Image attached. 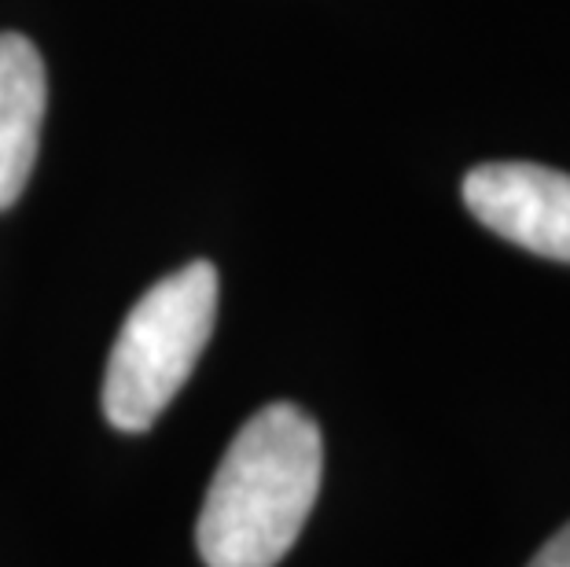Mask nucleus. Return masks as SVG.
<instances>
[{
    "label": "nucleus",
    "mask_w": 570,
    "mask_h": 567,
    "mask_svg": "<svg viewBox=\"0 0 570 567\" xmlns=\"http://www.w3.org/2000/svg\"><path fill=\"white\" fill-rule=\"evenodd\" d=\"M217 270L188 262L148 287L118 332L104 377V417L140 436L166 413L196 372L217 321Z\"/></svg>",
    "instance_id": "2"
},
{
    "label": "nucleus",
    "mask_w": 570,
    "mask_h": 567,
    "mask_svg": "<svg viewBox=\"0 0 570 567\" xmlns=\"http://www.w3.org/2000/svg\"><path fill=\"white\" fill-rule=\"evenodd\" d=\"M527 567H570V524L556 530V535L533 553Z\"/></svg>",
    "instance_id": "5"
},
{
    "label": "nucleus",
    "mask_w": 570,
    "mask_h": 567,
    "mask_svg": "<svg viewBox=\"0 0 570 567\" xmlns=\"http://www.w3.org/2000/svg\"><path fill=\"white\" fill-rule=\"evenodd\" d=\"M324 479V439L306 409H258L217 465L196 524L206 567H276L302 535Z\"/></svg>",
    "instance_id": "1"
},
{
    "label": "nucleus",
    "mask_w": 570,
    "mask_h": 567,
    "mask_svg": "<svg viewBox=\"0 0 570 567\" xmlns=\"http://www.w3.org/2000/svg\"><path fill=\"white\" fill-rule=\"evenodd\" d=\"M464 203L508 244L570 265V174L541 163H487L464 177Z\"/></svg>",
    "instance_id": "3"
},
{
    "label": "nucleus",
    "mask_w": 570,
    "mask_h": 567,
    "mask_svg": "<svg viewBox=\"0 0 570 567\" xmlns=\"http://www.w3.org/2000/svg\"><path fill=\"white\" fill-rule=\"evenodd\" d=\"M48 75L38 45L22 33H0V211L30 185L41 148Z\"/></svg>",
    "instance_id": "4"
}]
</instances>
